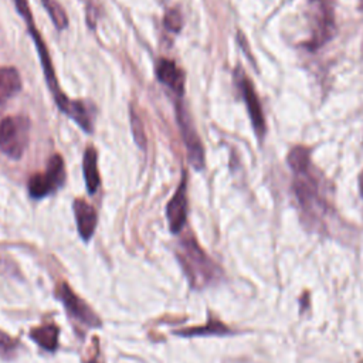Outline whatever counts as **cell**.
<instances>
[{"mask_svg":"<svg viewBox=\"0 0 363 363\" xmlns=\"http://www.w3.org/2000/svg\"><path fill=\"white\" fill-rule=\"evenodd\" d=\"M163 24L167 30L173 31V33H179L180 28L183 27V16L180 13L179 9H170L166 11L164 18H163Z\"/></svg>","mask_w":363,"mask_h":363,"instance_id":"obj_21","label":"cell"},{"mask_svg":"<svg viewBox=\"0 0 363 363\" xmlns=\"http://www.w3.org/2000/svg\"><path fill=\"white\" fill-rule=\"evenodd\" d=\"M74 207V213H75V220H77V227H78V233L82 237V240L88 241L96 227V211L95 208L86 203L85 200L77 199L72 204Z\"/></svg>","mask_w":363,"mask_h":363,"instance_id":"obj_10","label":"cell"},{"mask_svg":"<svg viewBox=\"0 0 363 363\" xmlns=\"http://www.w3.org/2000/svg\"><path fill=\"white\" fill-rule=\"evenodd\" d=\"M156 75L157 79L174 91L176 94L182 95L184 92V72L176 65V62L170 60H160L156 65Z\"/></svg>","mask_w":363,"mask_h":363,"instance_id":"obj_9","label":"cell"},{"mask_svg":"<svg viewBox=\"0 0 363 363\" xmlns=\"http://www.w3.org/2000/svg\"><path fill=\"white\" fill-rule=\"evenodd\" d=\"M21 88V78L16 68L1 67L0 68V104L10 99Z\"/></svg>","mask_w":363,"mask_h":363,"instance_id":"obj_12","label":"cell"},{"mask_svg":"<svg viewBox=\"0 0 363 363\" xmlns=\"http://www.w3.org/2000/svg\"><path fill=\"white\" fill-rule=\"evenodd\" d=\"M306 16L311 35L305 47L313 51L326 44L336 31L333 6L329 0H309Z\"/></svg>","mask_w":363,"mask_h":363,"instance_id":"obj_2","label":"cell"},{"mask_svg":"<svg viewBox=\"0 0 363 363\" xmlns=\"http://www.w3.org/2000/svg\"><path fill=\"white\" fill-rule=\"evenodd\" d=\"M166 217L172 233H179L187 218V194H186V179L182 180L176 193L170 199L166 207Z\"/></svg>","mask_w":363,"mask_h":363,"instance_id":"obj_8","label":"cell"},{"mask_svg":"<svg viewBox=\"0 0 363 363\" xmlns=\"http://www.w3.org/2000/svg\"><path fill=\"white\" fill-rule=\"evenodd\" d=\"M16 349V342L6 332L0 330V356L9 357Z\"/></svg>","mask_w":363,"mask_h":363,"instance_id":"obj_22","label":"cell"},{"mask_svg":"<svg viewBox=\"0 0 363 363\" xmlns=\"http://www.w3.org/2000/svg\"><path fill=\"white\" fill-rule=\"evenodd\" d=\"M57 189L58 187L54 184V182L45 172L33 174L28 182V191H30V196L34 199H43Z\"/></svg>","mask_w":363,"mask_h":363,"instance_id":"obj_14","label":"cell"},{"mask_svg":"<svg viewBox=\"0 0 363 363\" xmlns=\"http://www.w3.org/2000/svg\"><path fill=\"white\" fill-rule=\"evenodd\" d=\"M359 189H360V194L363 197V172L360 173V177H359Z\"/></svg>","mask_w":363,"mask_h":363,"instance_id":"obj_23","label":"cell"},{"mask_svg":"<svg viewBox=\"0 0 363 363\" xmlns=\"http://www.w3.org/2000/svg\"><path fill=\"white\" fill-rule=\"evenodd\" d=\"M159 1H166V0H159Z\"/></svg>","mask_w":363,"mask_h":363,"instance_id":"obj_24","label":"cell"},{"mask_svg":"<svg viewBox=\"0 0 363 363\" xmlns=\"http://www.w3.org/2000/svg\"><path fill=\"white\" fill-rule=\"evenodd\" d=\"M55 294H57V298L65 305V309L68 311V313L75 320L89 328H96L101 325L98 315L81 298H78L65 282L58 284V286L55 288Z\"/></svg>","mask_w":363,"mask_h":363,"instance_id":"obj_6","label":"cell"},{"mask_svg":"<svg viewBox=\"0 0 363 363\" xmlns=\"http://www.w3.org/2000/svg\"><path fill=\"white\" fill-rule=\"evenodd\" d=\"M43 4L45 7V10L48 11L52 23L57 26V28H60V30L65 28L68 24V18H67L64 9L55 0H43Z\"/></svg>","mask_w":363,"mask_h":363,"instance_id":"obj_19","label":"cell"},{"mask_svg":"<svg viewBox=\"0 0 363 363\" xmlns=\"http://www.w3.org/2000/svg\"><path fill=\"white\" fill-rule=\"evenodd\" d=\"M129 116H130V129H132L133 138H135L138 146L142 147V149H145V147H146V136H145V130H143L142 121L139 119V116L136 115V112H135L133 108L129 109Z\"/></svg>","mask_w":363,"mask_h":363,"instance_id":"obj_20","label":"cell"},{"mask_svg":"<svg viewBox=\"0 0 363 363\" xmlns=\"http://www.w3.org/2000/svg\"><path fill=\"white\" fill-rule=\"evenodd\" d=\"M288 164L295 174L305 173L311 169L309 150L305 146H295L288 155Z\"/></svg>","mask_w":363,"mask_h":363,"instance_id":"obj_15","label":"cell"},{"mask_svg":"<svg viewBox=\"0 0 363 363\" xmlns=\"http://www.w3.org/2000/svg\"><path fill=\"white\" fill-rule=\"evenodd\" d=\"M30 337L43 349L52 352L58 345V328L55 325H45L30 332Z\"/></svg>","mask_w":363,"mask_h":363,"instance_id":"obj_13","label":"cell"},{"mask_svg":"<svg viewBox=\"0 0 363 363\" xmlns=\"http://www.w3.org/2000/svg\"><path fill=\"white\" fill-rule=\"evenodd\" d=\"M30 122L24 116H7L0 122V150L11 157L20 159L28 145Z\"/></svg>","mask_w":363,"mask_h":363,"instance_id":"obj_3","label":"cell"},{"mask_svg":"<svg viewBox=\"0 0 363 363\" xmlns=\"http://www.w3.org/2000/svg\"><path fill=\"white\" fill-rule=\"evenodd\" d=\"M65 113L68 116H71L84 130H86V132L92 130V122H91V118H89L84 104L77 102V101H69V105H68Z\"/></svg>","mask_w":363,"mask_h":363,"instance_id":"obj_17","label":"cell"},{"mask_svg":"<svg viewBox=\"0 0 363 363\" xmlns=\"http://www.w3.org/2000/svg\"><path fill=\"white\" fill-rule=\"evenodd\" d=\"M238 85L241 89L242 99L247 105V111H248L252 128H254L257 136L262 138L265 135V119H264L261 102L258 99V95H257L254 86H252V82L248 78H245L244 75H241Z\"/></svg>","mask_w":363,"mask_h":363,"instance_id":"obj_7","label":"cell"},{"mask_svg":"<svg viewBox=\"0 0 363 363\" xmlns=\"http://www.w3.org/2000/svg\"><path fill=\"white\" fill-rule=\"evenodd\" d=\"M177 258L193 288H203L208 285L220 274L217 265L213 264L191 237L184 238L180 242Z\"/></svg>","mask_w":363,"mask_h":363,"instance_id":"obj_1","label":"cell"},{"mask_svg":"<svg viewBox=\"0 0 363 363\" xmlns=\"http://www.w3.org/2000/svg\"><path fill=\"white\" fill-rule=\"evenodd\" d=\"M230 329L221 323L220 320H214V319H210L204 326H199V328H190V329H186V330H179L177 335H182V336H196V335H225L228 333Z\"/></svg>","mask_w":363,"mask_h":363,"instance_id":"obj_16","label":"cell"},{"mask_svg":"<svg viewBox=\"0 0 363 363\" xmlns=\"http://www.w3.org/2000/svg\"><path fill=\"white\" fill-rule=\"evenodd\" d=\"M16 6H17V10L21 13V16H24L26 21L28 23V27H30V33L34 38V43L38 48V54H40V58H41V64H43V68H44V74H45V78H47V82L50 85V89L52 91L54 94V98L60 106L61 111H67L68 105H69V99L60 91L58 88V82H57V78H55V74H54V69H52V64H51V58L47 52V48L44 45V43L41 41V37L38 35V33L35 31V27L31 21V14H30V10H28V6H27V1L26 0H16Z\"/></svg>","mask_w":363,"mask_h":363,"instance_id":"obj_4","label":"cell"},{"mask_svg":"<svg viewBox=\"0 0 363 363\" xmlns=\"http://www.w3.org/2000/svg\"><path fill=\"white\" fill-rule=\"evenodd\" d=\"M82 170H84L86 189L92 194L98 190V187L101 184L99 170H98V155L94 147L85 149L84 159H82Z\"/></svg>","mask_w":363,"mask_h":363,"instance_id":"obj_11","label":"cell"},{"mask_svg":"<svg viewBox=\"0 0 363 363\" xmlns=\"http://www.w3.org/2000/svg\"><path fill=\"white\" fill-rule=\"evenodd\" d=\"M45 173L51 177V180L54 182V184L57 187H61L65 182V166H64V160L61 156L54 155L48 159V164H47V170Z\"/></svg>","mask_w":363,"mask_h":363,"instance_id":"obj_18","label":"cell"},{"mask_svg":"<svg viewBox=\"0 0 363 363\" xmlns=\"http://www.w3.org/2000/svg\"><path fill=\"white\" fill-rule=\"evenodd\" d=\"M177 121L187 150V159L196 170H201L204 167V149L189 112L182 105L177 106Z\"/></svg>","mask_w":363,"mask_h":363,"instance_id":"obj_5","label":"cell"}]
</instances>
